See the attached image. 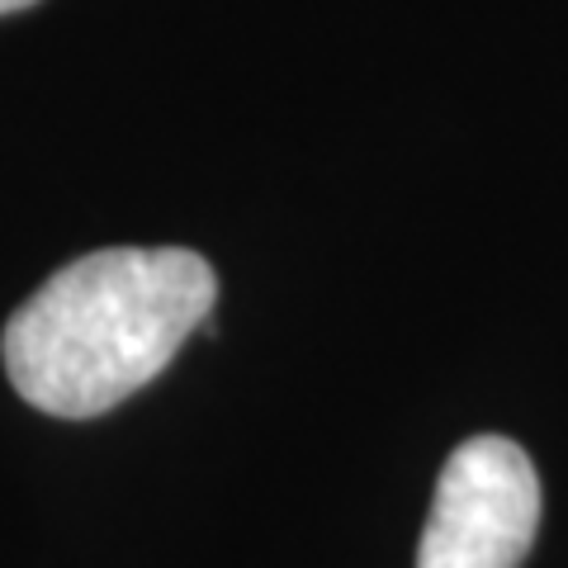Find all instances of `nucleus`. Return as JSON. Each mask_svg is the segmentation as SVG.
Returning a JSON list of instances; mask_svg holds the SVG:
<instances>
[{
	"mask_svg": "<svg viewBox=\"0 0 568 568\" xmlns=\"http://www.w3.org/2000/svg\"><path fill=\"white\" fill-rule=\"evenodd\" d=\"M540 526V478L507 436L465 440L436 478L417 568H521Z\"/></svg>",
	"mask_w": 568,
	"mask_h": 568,
	"instance_id": "2",
	"label": "nucleus"
},
{
	"mask_svg": "<svg viewBox=\"0 0 568 568\" xmlns=\"http://www.w3.org/2000/svg\"><path fill=\"white\" fill-rule=\"evenodd\" d=\"M29 6H39V0H0V14H20Z\"/></svg>",
	"mask_w": 568,
	"mask_h": 568,
	"instance_id": "3",
	"label": "nucleus"
},
{
	"mask_svg": "<svg viewBox=\"0 0 568 568\" xmlns=\"http://www.w3.org/2000/svg\"><path fill=\"white\" fill-rule=\"evenodd\" d=\"M219 275L185 246H104L67 261L6 323V375L29 407L85 422L133 398L209 327Z\"/></svg>",
	"mask_w": 568,
	"mask_h": 568,
	"instance_id": "1",
	"label": "nucleus"
}]
</instances>
